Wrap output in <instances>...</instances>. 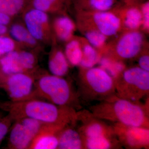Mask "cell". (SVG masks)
I'll use <instances>...</instances> for the list:
<instances>
[{
  "mask_svg": "<svg viewBox=\"0 0 149 149\" xmlns=\"http://www.w3.org/2000/svg\"><path fill=\"white\" fill-rule=\"evenodd\" d=\"M35 98L42 99L60 106L69 107L77 111L82 109L77 91L69 81L53 74H46L36 80Z\"/></svg>",
  "mask_w": 149,
  "mask_h": 149,
  "instance_id": "cell-3",
  "label": "cell"
},
{
  "mask_svg": "<svg viewBox=\"0 0 149 149\" xmlns=\"http://www.w3.org/2000/svg\"><path fill=\"white\" fill-rule=\"evenodd\" d=\"M144 42L143 34L136 30H130L124 33L118 41L113 58L121 60L131 59L141 53Z\"/></svg>",
  "mask_w": 149,
  "mask_h": 149,
  "instance_id": "cell-10",
  "label": "cell"
},
{
  "mask_svg": "<svg viewBox=\"0 0 149 149\" xmlns=\"http://www.w3.org/2000/svg\"><path fill=\"white\" fill-rule=\"evenodd\" d=\"M69 64L64 53L58 50L50 57L48 65L52 74L63 77L68 72Z\"/></svg>",
  "mask_w": 149,
  "mask_h": 149,
  "instance_id": "cell-18",
  "label": "cell"
},
{
  "mask_svg": "<svg viewBox=\"0 0 149 149\" xmlns=\"http://www.w3.org/2000/svg\"><path fill=\"white\" fill-rule=\"evenodd\" d=\"M146 0H121V1L125 5H137Z\"/></svg>",
  "mask_w": 149,
  "mask_h": 149,
  "instance_id": "cell-31",
  "label": "cell"
},
{
  "mask_svg": "<svg viewBox=\"0 0 149 149\" xmlns=\"http://www.w3.org/2000/svg\"><path fill=\"white\" fill-rule=\"evenodd\" d=\"M14 48L13 40L9 37L0 36V57L13 51Z\"/></svg>",
  "mask_w": 149,
  "mask_h": 149,
  "instance_id": "cell-26",
  "label": "cell"
},
{
  "mask_svg": "<svg viewBox=\"0 0 149 149\" xmlns=\"http://www.w3.org/2000/svg\"><path fill=\"white\" fill-rule=\"evenodd\" d=\"M7 31V29L6 25L0 24V35L5 34Z\"/></svg>",
  "mask_w": 149,
  "mask_h": 149,
  "instance_id": "cell-32",
  "label": "cell"
},
{
  "mask_svg": "<svg viewBox=\"0 0 149 149\" xmlns=\"http://www.w3.org/2000/svg\"><path fill=\"white\" fill-rule=\"evenodd\" d=\"M115 134L123 148L127 149L149 148V128L114 123Z\"/></svg>",
  "mask_w": 149,
  "mask_h": 149,
  "instance_id": "cell-9",
  "label": "cell"
},
{
  "mask_svg": "<svg viewBox=\"0 0 149 149\" xmlns=\"http://www.w3.org/2000/svg\"><path fill=\"white\" fill-rule=\"evenodd\" d=\"M117 0H72L78 8L91 11H107L111 9Z\"/></svg>",
  "mask_w": 149,
  "mask_h": 149,
  "instance_id": "cell-19",
  "label": "cell"
},
{
  "mask_svg": "<svg viewBox=\"0 0 149 149\" xmlns=\"http://www.w3.org/2000/svg\"><path fill=\"white\" fill-rule=\"evenodd\" d=\"M94 28L107 37L113 36L120 30L121 19L113 13L107 11H92Z\"/></svg>",
  "mask_w": 149,
  "mask_h": 149,
  "instance_id": "cell-12",
  "label": "cell"
},
{
  "mask_svg": "<svg viewBox=\"0 0 149 149\" xmlns=\"http://www.w3.org/2000/svg\"><path fill=\"white\" fill-rule=\"evenodd\" d=\"M83 56L79 66L81 68H89L99 63L101 56L95 48L87 41L81 43Z\"/></svg>",
  "mask_w": 149,
  "mask_h": 149,
  "instance_id": "cell-21",
  "label": "cell"
},
{
  "mask_svg": "<svg viewBox=\"0 0 149 149\" xmlns=\"http://www.w3.org/2000/svg\"><path fill=\"white\" fill-rule=\"evenodd\" d=\"M139 67L142 69L149 72V56L148 54H143L138 61Z\"/></svg>",
  "mask_w": 149,
  "mask_h": 149,
  "instance_id": "cell-29",
  "label": "cell"
},
{
  "mask_svg": "<svg viewBox=\"0 0 149 149\" xmlns=\"http://www.w3.org/2000/svg\"><path fill=\"white\" fill-rule=\"evenodd\" d=\"M96 117L89 110L77 111L75 125L83 139L116 136L112 125Z\"/></svg>",
  "mask_w": 149,
  "mask_h": 149,
  "instance_id": "cell-7",
  "label": "cell"
},
{
  "mask_svg": "<svg viewBox=\"0 0 149 149\" xmlns=\"http://www.w3.org/2000/svg\"><path fill=\"white\" fill-rule=\"evenodd\" d=\"M77 85L81 102L101 101L116 94L114 78L100 67L80 68Z\"/></svg>",
  "mask_w": 149,
  "mask_h": 149,
  "instance_id": "cell-4",
  "label": "cell"
},
{
  "mask_svg": "<svg viewBox=\"0 0 149 149\" xmlns=\"http://www.w3.org/2000/svg\"><path fill=\"white\" fill-rule=\"evenodd\" d=\"M44 123L23 118L15 120L11 127L9 140L10 149H28Z\"/></svg>",
  "mask_w": 149,
  "mask_h": 149,
  "instance_id": "cell-6",
  "label": "cell"
},
{
  "mask_svg": "<svg viewBox=\"0 0 149 149\" xmlns=\"http://www.w3.org/2000/svg\"><path fill=\"white\" fill-rule=\"evenodd\" d=\"M10 35L15 40L18 42L34 45L36 43V40L34 38L27 28L19 24H14L11 27Z\"/></svg>",
  "mask_w": 149,
  "mask_h": 149,
  "instance_id": "cell-24",
  "label": "cell"
},
{
  "mask_svg": "<svg viewBox=\"0 0 149 149\" xmlns=\"http://www.w3.org/2000/svg\"><path fill=\"white\" fill-rule=\"evenodd\" d=\"M85 36L86 41L96 49L103 47L107 37L95 28L87 29L85 32Z\"/></svg>",
  "mask_w": 149,
  "mask_h": 149,
  "instance_id": "cell-25",
  "label": "cell"
},
{
  "mask_svg": "<svg viewBox=\"0 0 149 149\" xmlns=\"http://www.w3.org/2000/svg\"><path fill=\"white\" fill-rule=\"evenodd\" d=\"M48 21L46 12L35 8L28 11L24 17L26 28L36 40L44 39Z\"/></svg>",
  "mask_w": 149,
  "mask_h": 149,
  "instance_id": "cell-13",
  "label": "cell"
},
{
  "mask_svg": "<svg viewBox=\"0 0 149 149\" xmlns=\"http://www.w3.org/2000/svg\"><path fill=\"white\" fill-rule=\"evenodd\" d=\"M139 8L142 13L143 28L146 31L149 29V0L144 1L139 4Z\"/></svg>",
  "mask_w": 149,
  "mask_h": 149,
  "instance_id": "cell-27",
  "label": "cell"
},
{
  "mask_svg": "<svg viewBox=\"0 0 149 149\" xmlns=\"http://www.w3.org/2000/svg\"><path fill=\"white\" fill-rule=\"evenodd\" d=\"M74 29V22L67 17H60L57 18L55 21V31L58 37L61 41L70 40Z\"/></svg>",
  "mask_w": 149,
  "mask_h": 149,
  "instance_id": "cell-20",
  "label": "cell"
},
{
  "mask_svg": "<svg viewBox=\"0 0 149 149\" xmlns=\"http://www.w3.org/2000/svg\"><path fill=\"white\" fill-rule=\"evenodd\" d=\"M116 94L119 97L140 102L149 94V72L139 66L125 68L114 78Z\"/></svg>",
  "mask_w": 149,
  "mask_h": 149,
  "instance_id": "cell-5",
  "label": "cell"
},
{
  "mask_svg": "<svg viewBox=\"0 0 149 149\" xmlns=\"http://www.w3.org/2000/svg\"><path fill=\"white\" fill-rule=\"evenodd\" d=\"M85 149H118L123 147L116 136L84 139Z\"/></svg>",
  "mask_w": 149,
  "mask_h": 149,
  "instance_id": "cell-17",
  "label": "cell"
},
{
  "mask_svg": "<svg viewBox=\"0 0 149 149\" xmlns=\"http://www.w3.org/2000/svg\"><path fill=\"white\" fill-rule=\"evenodd\" d=\"M149 100L146 104L133 102L113 95L91 106L89 110L104 120L149 128Z\"/></svg>",
  "mask_w": 149,
  "mask_h": 149,
  "instance_id": "cell-1",
  "label": "cell"
},
{
  "mask_svg": "<svg viewBox=\"0 0 149 149\" xmlns=\"http://www.w3.org/2000/svg\"><path fill=\"white\" fill-rule=\"evenodd\" d=\"M10 16L0 12V24L6 25L8 24L10 22Z\"/></svg>",
  "mask_w": 149,
  "mask_h": 149,
  "instance_id": "cell-30",
  "label": "cell"
},
{
  "mask_svg": "<svg viewBox=\"0 0 149 149\" xmlns=\"http://www.w3.org/2000/svg\"><path fill=\"white\" fill-rule=\"evenodd\" d=\"M58 149H85L84 139L75 123L66 125L59 135Z\"/></svg>",
  "mask_w": 149,
  "mask_h": 149,
  "instance_id": "cell-14",
  "label": "cell"
},
{
  "mask_svg": "<svg viewBox=\"0 0 149 149\" xmlns=\"http://www.w3.org/2000/svg\"><path fill=\"white\" fill-rule=\"evenodd\" d=\"M124 13L123 23L124 27L130 30H136L142 25V13L138 5L124 4L122 10Z\"/></svg>",
  "mask_w": 149,
  "mask_h": 149,
  "instance_id": "cell-16",
  "label": "cell"
},
{
  "mask_svg": "<svg viewBox=\"0 0 149 149\" xmlns=\"http://www.w3.org/2000/svg\"><path fill=\"white\" fill-rule=\"evenodd\" d=\"M13 120L9 116L6 121H0V141L4 138L8 132L10 125V123Z\"/></svg>",
  "mask_w": 149,
  "mask_h": 149,
  "instance_id": "cell-28",
  "label": "cell"
},
{
  "mask_svg": "<svg viewBox=\"0 0 149 149\" xmlns=\"http://www.w3.org/2000/svg\"><path fill=\"white\" fill-rule=\"evenodd\" d=\"M64 54L69 64L79 66L83 56L81 42L77 40L70 41L65 47Z\"/></svg>",
  "mask_w": 149,
  "mask_h": 149,
  "instance_id": "cell-22",
  "label": "cell"
},
{
  "mask_svg": "<svg viewBox=\"0 0 149 149\" xmlns=\"http://www.w3.org/2000/svg\"><path fill=\"white\" fill-rule=\"evenodd\" d=\"M72 2V0H32L34 8L47 13L59 9Z\"/></svg>",
  "mask_w": 149,
  "mask_h": 149,
  "instance_id": "cell-23",
  "label": "cell"
},
{
  "mask_svg": "<svg viewBox=\"0 0 149 149\" xmlns=\"http://www.w3.org/2000/svg\"><path fill=\"white\" fill-rule=\"evenodd\" d=\"M67 125L44 123L28 149H58L59 135Z\"/></svg>",
  "mask_w": 149,
  "mask_h": 149,
  "instance_id": "cell-11",
  "label": "cell"
},
{
  "mask_svg": "<svg viewBox=\"0 0 149 149\" xmlns=\"http://www.w3.org/2000/svg\"><path fill=\"white\" fill-rule=\"evenodd\" d=\"M9 116L13 121L29 118L44 123L69 124L75 123L77 111L60 106L42 99L33 98L8 104Z\"/></svg>",
  "mask_w": 149,
  "mask_h": 149,
  "instance_id": "cell-2",
  "label": "cell"
},
{
  "mask_svg": "<svg viewBox=\"0 0 149 149\" xmlns=\"http://www.w3.org/2000/svg\"><path fill=\"white\" fill-rule=\"evenodd\" d=\"M4 86L12 102L35 98V79L28 72L6 74Z\"/></svg>",
  "mask_w": 149,
  "mask_h": 149,
  "instance_id": "cell-8",
  "label": "cell"
},
{
  "mask_svg": "<svg viewBox=\"0 0 149 149\" xmlns=\"http://www.w3.org/2000/svg\"><path fill=\"white\" fill-rule=\"evenodd\" d=\"M20 52L13 51L0 58V65L6 74L25 72Z\"/></svg>",
  "mask_w": 149,
  "mask_h": 149,
  "instance_id": "cell-15",
  "label": "cell"
}]
</instances>
